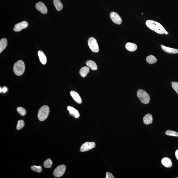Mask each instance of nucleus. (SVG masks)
<instances>
[{"label":"nucleus","mask_w":178,"mask_h":178,"mask_svg":"<svg viewBox=\"0 0 178 178\" xmlns=\"http://www.w3.org/2000/svg\"><path fill=\"white\" fill-rule=\"evenodd\" d=\"M7 91V88L6 87H4L3 89H2V92L3 93H5Z\"/></svg>","instance_id":"nucleus-30"},{"label":"nucleus","mask_w":178,"mask_h":178,"mask_svg":"<svg viewBox=\"0 0 178 178\" xmlns=\"http://www.w3.org/2000/svg\"><path fill=\"white\" fill-rule=\"evenodd\" d=\"M95 146V143L94 142H86L82 145L80 151L82 152H85L94 148Z\"/></svg>","instance_id":"nucleus-7"},{"label":"nucleus","mask_w":178,"mask_h":178,"mask_svg":"<svg viewBox=\"0 0 178 178\" xmlns=\"http://www.w3.org/2000/svg\"><path fill=\"white\" fill-rule=\"evenodd\" d=\"M87 66L93 70H96L98 69L97 66L94 61L91 60H88L86 62Z\"/></svg>","instance_id":"nucleus-18"},{"label":"nucleus","mask_w":178,"mask_h":178,"mask_svg":"<svg viewBox=\"0 0 178 178\" xmlns=\"http://www.w3.org/2000/svg\"><path fill=\"white\" fill-rule=\"evenodd\" d=\"M36 9L43 14H46L48 12L47 8L44 3L41 2L36 4L35 5Z\"/></svg>","instance_id":"nucleus-10"},{"label":"nucleus","mask_w":178,"mask_h":178,"mask_svg":"<svg viewBox=\"0 0 178 178\" xmlns=\"http://www.w3.org/2000/svg\"><path fill=\"white\" fill-rule=\"evenodd\" d=\"M38 53V55L40 61L43 65L46 64L47 62V59L46 56L45 54L41 50H39Z\"/></svg>","instance_id":"nucleus-15"},{"label":"nucleus","mask_w":178,"mask_h":178,"mask_svg":"<svg viewBox=\"0 0 178 178\" xmlns=\"http://www.w3.org/2000/svg\"><path fill=\"white\" fill-rule=\"evenodd\" d=\"M161 46L162 50L168 53L176 54L178 53V50L177 49L166 47L163 45H161Z\"/></svg>","instance_id":"nucleus-13"},{"label":"nucleus","mask_w":178,"mask_h":178,"mask_svg":"<svg viewBox=\"0 0 178 178\" xmlns=\"http://www.w3.org/2000/svg\"><path fill=\"white\" fill-rule=\"evenodd\" d=\"M137 96L142 103L147 104L150 103V96L144 90L139 89L137 91Z\"/></svg>","instance_id":"nucleus-4"},{"label":"nucleus","mask_w":178,"mask_h":178,"mask_svg":"<svg viewBox=\"0 0 178 178\" xmlns=\"http://www.w3.org/2000/svg\"><path fill=\"white\" fill-rule=\"evenodd\" d=\"M89 72V68L88 67L84 66L79 70V74L83 77H85Z\"/></svg>","instance_id":"nucleus-19"},{"label":"nucleus","mask_w":178,"mask_h":178,"mask_svg":"<svg viewBox=\"0 0 178 178\" xmlns=\"http://www.w3.org/2000/svg\"><path fill=\"white\" fill-rule=\"evenodd\" d=\"M25 125L24 122L22 120H19L17 126V129L18 130L21 129L24 127Z\"/></svg>","instance_id":"nucleus-27"},{"label":"nucleus","mask_w":178,"mask_h":178,"mask_svg":"<svg viewBox=\"0 0 178 178\" xmlns=\"http://www.w3.org/2000/svg\"><path fill=\"white\" fill-rule=\"evenodd\" d=\"M165 134L167 135L178 137V133L175 131L167 130L165 132Z\"/></svg>","instance_id":"nucleus-23"},{"label":"nucleus","mask_w":178,"mask_h":178,"mask_svg":"<svg viewBox=\"0 0 178 178\" xmlns=\"http://www.w3.org/2000/svg\"><path fill=\"white\" fill-rule=\"evenodd\" d=\"M110 16L112 21L116 24L119 25L122 24V19L117 13L114 12H111Z\"/></svg>","instance_id":"nucleus-8"},{"label":"nucleus","mask_w":178,"mask_h":178,"mask_svg":"<svg viewBox=\"0 0 178 178\" xmlns=\"http://www.w3.org/2000/svg\"><path fill=\"white\" fill-rule=\"evenodd\" d=\"M31 168L34 171L38 173H41L42 170V168L41 166H31Z\"/></svg>","instance_id":"nucleus-26"},{"label":"nucleus","mask_w":178,"mask_h":178,"mask_svg":"<svg viewBox=\"0 0 178 178\" xmlns=\"http://www.w3.org/2000/svg\"><path fill=\"white\" fill-rule=\"evenodd\" d=\"M50 113V108L48 106L44 105L40 108L38 113V117L39 120L43 121L48 117Z\"/></svg>","instance_id":"nucleus-3"},{"label":"nucleus","mask_w":178,"mask_h":178,"mask_svg":"<svg viewBox=\"0 0 178 178\" xmlns=\"http://www.w3.org/2000/svg\"><path fill=\"white\" fill-rule=\"evenodd\" d=\"M88 46L90 50L94 53H97L99 51V45L96 40L94 38H90L88 40Z\"/></svg>","instance_id":"nucleus-5"},{"label":"nucleus","mask_w":178,"mask_h":178,"mask_svg":"<svg viewBox=\"0 0 178 178\" xmlns=\"http://www.w3.org/2000/svg\"><path fill=\"white\" fill-rule=\"evenodd\" d=\"M25 65L23 61L20 60L15 63L14 66V73L18 76L22 75L24 72Z\"/></svg>","instance_id":"nucleus-2"},{"label":"nucleus","mask_w":178,"mask_h":178,"mask_svg":"<svg viewBox=\"0 0 178 178\" xmlns=\"http://www.w3.org/2000/svg\"><path fill=\"white\" fill-rule=\"evenodd\" d=\"M125 48L128 51L133 52L137 50V46L136 44L128 42L126 44Z\"/></svg>","instance_id":"nucleus-16"},{"label":"nucleus","mask_w":178,"mask_h":178,"mask_svg":"<svg viewBox=\"0 0 178 178\" xmlns=\"http://www.w3.org/2000/svg\"><path fill=\"white\" fill-rule=\"evenodd\" d=\"M161 163L166 168H170L172 166V162L171 160L168 158H164L162 160Z\"/></svg>","instance_id":"nucleus-17"},{"label":"nucleus","mask_w":178,"mask_h":178,"mask_svg":"<svg viewBox=\"0 0 178 178\" xmlns=\"http://www.w3.org/2000/svg\"><path fill=\"white\" fill-rule=\"evenodd\" d=\"M28 26V23L26 21H23L15 25L14 31L16 32H19L22 29L26 28Z\"/></svg>","instance_id":"nucleus-9"},{"label":"nucleus","mask_w":178,"mask_h":178,"mask_svg":"<svg viewBox=\"0 0 178 178\" xmlns=\"http://www.w3.org/2000/svg\"><path fill=\"white\" fill-rule=\"evenodd\" d=\"M0 90H1V91H0V93H2V88H0Z\"/></svg>","instance_id":"nucleus-33"},{"label":"nucleus","mask_w":178,"mask_h":178,"mask_svg":"<svg viewBox=\"0 0 178 178\" xmlns=\"http://www.w3.org/2000/svg\"><path fill=\"white\" fill-rule=\"evenodd\" d=\"M7 45V41L6 38L1 39L0 41V53L5 49Z\"/></svg>","instance_id":"nucleus-20"},{"label":"nucleus","mask_w":178,"mask_h":178,"mask_svg":"<svg viewBox=\"0 0 178 178\" xmlns=\"http://www.w3.org/2000/svg\"><path fill=\"white\" fill-rule=\"evenodd\" d=\"M146 25L151 30L161 35L164 33L166 31L161 24L153 20H147L146 22Z\"/></svg>","instance_id":"nucleus-1"},{"label":"nucleus","mask_w":178,"mask_h":178,"mask_svg":"<svg viewBox=\"0 0 178 178\" xmlns=\"http://www.w3.org/2000/svg\"><path fill=\"white\" fill-rule=\"evenodd\" d=\"M70 94L73 99L77 103L79 104L82 103V101L81 98L77 93L74 91H72L70 92Z\"/></svg>","instance_id":"nucleus-12"},{"label":"nucleus","mask_w":178,"mask_h":178,"mask_svg":"<svg viewBox=\"0 0 178 178\" xmlns=\"http://www.w3.org/2000/svg\"><path fill=\"white\" fill-rule=\"evenodd\" d=\"M142 15H143V13H142Z\"/></svg>","instance_id":"nucleus-34"},{"label":"nucleus","mask_w":178,"mask_h":178,"mask_svg":"<svg viewBox=\"0 0 178 178\" xmlns=\"http://www.w3.org/2000/svg\"><path fill=\"white\" fill-rule=\"evenodd\" d=\"M165 33V35H168V34H169V33L168 32H167V31H166V32H165V33Z\"/></svg>","instance_id":"nucleus-32"},{"label":"nucleus","mask_w":178,"mask_h":178,"mask_svg":"<svg viewBox=\"0 0 178 178\" xmlns=\"http://www.w3.org/2000/svg\"><path fill=\"white\" fill-rule=\"evenodd\" d=\"M54 4L57 10L60 11L62 9L63 5L60 0H53Z\"/></svg>","instance_id":"nucleus-21"},{"label":"nucleus","mask_w":178,"mask_h":178,"mask_svg":"<svg viewBox=\"0 0 178 178\" xmlns=\"http://www.w3.org/2000/svg\"><path fill=\"white\" fill-rule=\"evenodd\" d=\"M175 156L177 160H178V150H176L175 152Z\"/></svg>","instance_id":"nucleus-31"},{"label":"nucleus","mask_w":178,"mask_h":178,"mask_svg":"<svg viewBox=\"0 0 178 178\" xmlns=\"http://www.w3.org/2000/svg\"><path fill=\"white\" fill-rule=\"evenodd\" d=\"M171 86L174 90L176 91V93L178 95V83L176 82H172Z\"/></svg>","instance_id":"nucleus-28"},{"label":"nucleus","mask_w":178,"mask_h":178,"mask_svg":"<svg viewBox=\"0 0 178 178\" xmlns=\"http://www.w3.org/2000/svg\"><path fill=\"white\" fill-rule=\"evenodd\" d=\"M143 122L145 124H151L152 123L153 117L150 113H148L144 116L143 118Z\"/></svg>","instance_id":"nucleus-14"},{"label":"nucleus","mask_w":178,"mask_h":178,"mask_svg":"<svg viewBox=\"0 0 178 178\" xmlns=\"http://www.w3.org/2000/svg\"><path fill=\"white\" fill-rule=\"evenodd\" d=\"M68 110L69 111V113L73 117H75V118H79L80 116V114L79 111L75 109V108H73V107L68 106L67 107Z\"/></svg>","instance_id":"nucleus-11"},{"label":"nucleus","mask_w":178,"mask_h":178,"mask_svg":"<svg viewBox=\"0 0 178 178\" xmlns=\"http://www.w3.org/2000/svg\"><path fill=\"white\" fill-rule=\"evenodd\" d=\"M66 167L65 165H61L57 167L53 173L54 176L55 177H60L62 176L65 173Z\"/></svg>","instance_id":"nucleus-6"},{"label":"nucleus","mask_w":178,"mask_h":178,"mask_svg":"<svg viewBox=\"0 0 178 178\" xmlns=\"http://www.w3.org/2000/svg\"><path fill=\"white\" fill-rule=\"evenodd\" d=\"M177 178H178V177H177Z\"/></svg>","instance_id":"nucleus-35"},{"label":"nucleus","mask_w":178,"mask_h":178,"mask_svg":"<svg viewBox=\"0 0 178 178\" xmlns=\"http://www.w3.org/2000/svg\"><path fill=\"white\" fill-rule=\"evenodd\" d=\"M146 60L148 63L151 64H154L157 61L156 58L153 55L147 56L146 58Z\"/></svg>","instance_id":"nucleus-22"},{"label":"nucleus","mask_w":178,"mask_h":178,"mask_svg":"<svg viewBox=\"0 0 178 178\" xmlns=\"http://www.w3.org/2000/svg\"><path fill=\"white\" fill-rule=\"evenodd\" d=\"M106 178H114V176L111 173L107 172L106 175Z\"/></svg>","instance_id":"nucleus-29"},{"label":"nucleus","mask_w":178,"mask_h":178,"mask_svg":"<svg viewBox=\"0 0 178 178\" xmlns=\"http://www.w3.org/2000/svg\"><path fill=\"white\" fill-rule=\"evenodd\" d=\"M53 164L52 161L50 159H48L44 162V165L46 168H50L51 167Z\"/></svg>","instance_id":"nucleus-24"},{"label":"nucleus","mask_w":178,"mask_h":178,"mask_svg":"<svg viewBox=\"0 0 178 178\" xmlns=\"http://www.w3.org/2000/svg\"><path fill=\"white\" fill-rule=\"evenodd\" d=\"M18 112L21 116H24L26 114V112L24 108L21 107H19L17 109Z\"/></svg>","instance_id":"nucleus-25"}]
</instances>
